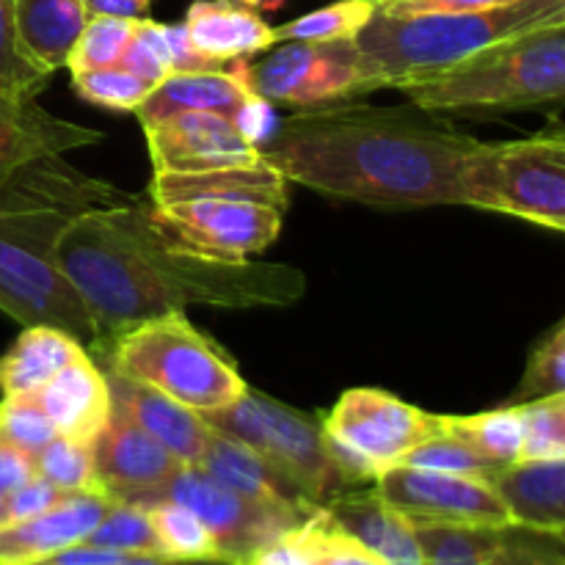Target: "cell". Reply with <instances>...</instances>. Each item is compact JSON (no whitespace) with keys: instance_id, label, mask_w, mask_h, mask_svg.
I'll use <instances>...</instances> for the list:
<instances>
[{"instance_id":"6da1fadb","label":"cell","mask_w":565,"mask_h":565,"mask_svg":"<svg viewBox=\"0 0 565 565\" xmlns=\"http://www.w3.org/2000/svg\"><path fill=\"white\" fill-rule=\"evenodd\" d=\"M58 263L110 342L130 326L188 307H290L307 292L301 268L224 259L191 246L160 221L147 196L77 215Z\"/></svg>"},{"instance_id":"7a4b0ae2","label":"cell","mask_w":565,"mask_h":565,"mask_svg":"<svg viewBox=\"0 0 565 565\" xmlns=\"http://www.w3.org/2000/svg\"><path fill=\"white\" fill-rule=\"evenodd\" d=\"M478 143L417 105L337 103L287 116L257 149L287 182L403 210L461 204V171Z\"/></svg>"},{"instance_id":"3957f363","label":"cell","mask_w":565,"mask_h":565,"mask_svg":"<svg viewBox=\"0 0 565 565\" xmlns=\"http://www.w3.org/2000/svg\"><path fill=\"white\" fill-rule=\"evenodd\" d=\"M132 193L88 177L61 154L39 158L0 182V312L17 323L75 337L94 362L108 342L58 263V243L77 215L130 202Z\"/></svg>"},{"instance_id":"277c9868","label":"cell","mask_w":565,"mask_h":565,"mask_svg":"<svg viewBox=\"0 0 565 565\" xmlns=\"http://www.w3.org/2000/svg\"><path fill=\"white\" fill-rule=\"evenodd\" d=\"M555 22H565V0H513L494 9L428 14L375 9L353 42L379 92L428 83L505 39Z\"/></svg>"},{"instance_id":"5b68a950","label":"cell","mask_w":565,"mask_h":565,"mask_svg":"<svg viewBox=\"0 0 565 565\" xmlns=\"http://www.w3.org/2000/svg\"><path fill=\"white\" fill-rule=\"evenodd\" d=\"M417 108L527 110L565 97V22L505 39L419 86L403 88Z\"/></svg>"},{"instance_id":"8992f818","label":"cell","mask_w":565,"mask_h":565,"mask_svg":"<svg viewBox=\"0 0 565 565\" xmlns=\"http://www.w3.org/2000/svg\"><path fill=\"white\" fill-rule=\"evenodd\" d=\"M105 370L152 386L196 414L230 406L248 390L235 359L185 312L158 315L121 331L110 342Z\"/></svg>"},{"instance_id":"52a82bcc","label":"cell","mask_w":565,"mask_h":565,"mask_svg":"<svg viewBox=\"0 0 565 565\" xmlns=\"http://www.w3.org/2000/svg\"><path fill=\"white\" fill-rule=\"evenodd\" d=\"M461 204L565 232L561 127L519 141H480L461 171Z\"/></svg>"},{"instance_id":"ba28073f","label":"cell","mask_w":565,"mask_h":565,"mask_svg":"<svg viewBox=\"0 0 565 565\" xmlns=\"http://www.w3.org/2000/svg\"><path fill=\"white\" fill-rule=\"evenodd\" d=\"M202 417L213 430L259 452L312 505L326 508L334 497L359 489L331 456L320 419L307 417L263 392L246 390L235 403Z\"/></svg>"},{"instance_id":"9c48e42d","label":"cell","mask_w":565,"mask_h":565,"mask_svg":"<svg viewBox=\"0 0 565 565\" xmlns=\"http://www.w3.org/2000/svg\"><path fill=\"white\" fill-rule=\"evenodd\" d=\"M320 428L334 461L356 486L375 483L381 472L401 467L414 447L441 434L439 414L370 386L342 392Z\"/></svg>"},{"instance_id":"30bf717a","label":"cell","mask_w":565,"mask_h":565,"mask_svg":"<svg viewBox=\"0 0 565 565\" xmlns=\"http://www.w3.org/2000/svg\"><path fill=\"white\" fill-rule=\"evenodd\" d=\"M248 83L265 103L296 110L348 103L373 92L353 39L281 42L268 58L248 64Z\"/></svg>"},{"instance_id":"8fae6325","label":"cell","mask_w":565,"mask_h":565,"mask_svg":"<svg viewBox=\"0 0 565 565\" xmlns=\"http://www.w3.org/2000/svg\"><path fill=\"white\" fill-rule=\"evenodd\" d=\"M160 500L180 502L188 511L196 513L213 533L221 555L230 557V561H246L254 550L279 539L281 533L298 527L309 519L298 516V513L270 511V508L257 505V502H248L246 497L215 483L199 467H185V463L177 469L169 483H163L154 494H149L141 502V508Z\"/></svg>"},{"instance_id":"7c38bea8","label":"cell","mask_w":565,"mask_h":565,"mask_svg":"<svg viewBox=\"0 0 565 565\" xmlns=\"http://www.w3.org/2000/svg\"><path fill=\"white\" fill-rule=\"evenodd\" d=\"M375 491L414 522L511 527L505 505L489 480L430 469L392 467L375 478Z\"/></svg>"},{"instance_id":"4fadbf2b","label":"cell","mask_w":565,"mask_h":565,"mask_svg":"<svg viewBox=\"0 0 565 565\" xmlns=\"http://www.w3.org/2000/svg\"><path fill=\"white\" fill-rule=\"evenodd\" d=\"M160 221L191 246L224 259H246L274 246L285 226V210L230 199H191L154 204Z\"/></svg>"},{"instance_id":"5bb4252c","label":"cell","mask_w":565,"mask_h":565,"mask_svg":"<svg viewBox=\"0 0 565 565\" xmlns=\"http://www.w3.org/2000/svg\"><path fill=\"white\" fill-rule=\"evenodd\" d=\"M154 174H191V171L232 169L265 163L257 143L221 114L185 110L143 127Z\"/></svg>"},{"instance_id":"9a60e30c","label":"cell","mask_w":565,"mask_h":565,"mask_svg":"<svg viewBox=\"0 0 565 565\" xmlns=\"http://www.w3.org/2000/svg\"><path fill=\"white\" fill-rule=\"evenodd\" d=\"M92 450L99 489L114 502H130V505H141L182 467L158 439L114 408Z\"/></svg>"},{"instance_id":"2e32d148","label":"cell","mask_w":565,"mask_h":565,"mask_svg":"<svg viewBox=\"0 0 565 565\" xmlns=\"http://www.w3.org/2000/svg\"><path fill=\"white\" fill-rule=\"evenodd\" d=\"M108 494L75 491L64 494L53 508L25 522H11L0 527V565H33L66 546L83 544L105 511L110 508Z\"/></svg>"},{"instance_id":"e0dca14e","label":"cell","mask_w":565,"mask_h":565,"mask_svg":"<svg viewBox=\"0 0 565 565\" xmlns=\"http://www.w3.org/2000/svg\"><path fill=\"white\" fill-rule=\"evenodd\" d=\"M110 390V408L147 430L152 439H158L171 456L185 467H196L202 461L204 450L210 445L213 428L204 423L202 414L180 406L171 397L160 395L152 386L136 384L125 375L105 370Z\"/></svg>"},{"instance_id":"ac0fdd59","label":"cell","mask_w":565,"mask_h":565,"mask_svg":"<svg viewBox=\"0 0 565 565\" xmlns=\"http://www.w3.org/2000/svg\"><path fill=\"white\" fill-rule=\"evenodd\" d=\"M254 99L259 97L248 83V61H237L226 72H171L138 105L136 116L147 127L171 114L204 110L226 116L237 125Z\"/></svg>"},{"instance_id":"d6986e66","label":"cell","mask_w":565,"mask_h":565,"mask_svg":"<svg viewBox=\"0 0 565 565\" xmlns=\"http://www.w3.org/2000/svg\"><path fill=\"white\" fill-rule=\"evenodd\" d=\"M337 530L390 565H423L414 522L367 486L334 497L323 508Z\"/></svg>"},{"instance_id":"ffe728a7","label":"cell","mask_w":565,"mask_h":565,"mask_svg":"<svg viewBox=\"0 0 565 565\" xmlns=\"http://www.w3.org/2000/svg\"><path fill=\"white\" fill-rule=\"evenodd\" d=\"M196 467L207 472L215 483L226 486L235 494L246 497L248 502H257L270 511L298 513V516H312L320 511L259 452H254L243 441L218 434V430H213L207 450Z\"/></svg>"},{"instance_id":"44dd1931","label":"cell","mask_w":565,"mask_h":565,"mask_svg":"<svg viewBox=\"0 0 565 565\" xmlns=\"http://www.w3.org/2000/svg\"><path fill=\"white\" fill-rule=\"evenodd\" d=\"M99 141L103 132L58 119L39 108L36 99L14 103L0 94V182L33 160Z\"/></svg>"},{"instance_id":"7402d4cb","label":"cell","mask_w":565,"mask_h":565,"mask_svg":"<svg viewBox=\"0 0 565 565\" xmlns=\"http://www.w3.org/2000/svg\"><path fill=\"white\" fill-rule=\"evenodd\" d=\"M55 434L94 445L110 419V390L105 370L88 353L66 364L36 392Z\"/></svg>"},{"instance_id":"603a6c76","label":"cell","mask_w":565,"mask_h":565,"mask_svg":"<svg viewBox=\"0 0 565 565\" xmlns=\"http://www.w3.org/2000/svg\"><path fill=\"white\" fill-rule=\"evenodd\" d=\"M152 204L191 202V199H230V202H254L268 207H290V182L270 169L259 166H232V169L191 171V174H154L147 188Z\"/></svg>"},{"instance_id":"cb8c5ba5","label":"cell","mask_w":565,"mask_h":565,"mask_svg":"<svg viewBox=\"0 0 565 565\" xmlns=\"http://www.w3.org/2000/svg\"><path fill=\"white\" fill-rule=\"evenodd\" d=\"M491 489L513 524L541 533H565V458L513 461L491 475Z\"/></svg>"},{"instance_id":"d4e9b609","label":"cell","mask_w":565,"mask_h":565,"mask_svg":"<svg viewBox=\"0 0 565 565\" xmlns=\"http://www.w3.org/2000/svg\"><path fill=\"white\" fill-rule=\"evenodd\" d=\"M182 25L199 53L224 64L248 61L276 44L274 28L241 0H196L188 6Z\"/></svg>"},{"instance_id":"484cf974","label":"cell","mask_w":565,"mask_h":565,"mask_svg":"<svg viewBox=\"0 0 565 565\" xmlns=\"http://www.w3.org/2000/svg\"><path fill=\"white\" fill-rule=\"evenodd\" d=\"M88 17L83 0H14V25L22 50L50 75L66 66L72 44Z\"/></svg>"},{"instance_id":"4316f807","label":"cell","mask_w":565,"mask_h":565,"mask_svg":"<svg viewBox=\"0 0 565 565\" xmlns=\"http://www.w3.org/2000/svg\"><path fill=\"white\" fill-rule=\"evenodd\" d=\"M83 353L75 337L50 326H28L0 359V390L3 395H36Z\"/></svg>"},{"instance_id":"83f0119b","label":"cell","mask_w":565,"mask_h":565,"mask_svg":"<svg viewBox=\"0 0 565 565\" xmlns=\"http://www.w3.org/2000/svg\"><path fill=\"white\" fill-rule=\"evenodd\" d=\"M439 430L456 436L494 467H508L522 456L524 417L519 406H502L494 412L463 414V417L439 414Z\"/></svg>"},{"instance_id":"f1b7e54d","label":"cell","mask_w":565,"mask_h":565,"mask_svg":"<svg viewBox=\"0 0 565 565\" xmlns=\"http://www.w3.org/2000/svg\"><path fill=\"white\" fill-rule=\"evenodd\" d=\"M414 533L423 565H489L500 550L505 527L414 522Z\"/></svg>"},{"instance_id":"f546056e","label":"cell","mask_w":565,"mask_h":565,"mask_svg":"<svg viewBox=\"0 0 565 565\" xmlns=\"http://www.w3.org/2000/svg\"><path fill=\"white\" fill-rule=\"evenodd\" d=\"M147 513L166 557H174V561L224 557L218 552V544H215L207 524H204L196 513L188 511L185 505H180V502H152V505H147ZM226 561H230V557H226Z\"/></svg>"},{"instance_id":"4dcf8cb0","label":"cell","mask_w":565,"mask_h":565,"mask_svg":"<svg viewBox=\"0 0 565 565\" xmlns=\"http://www.w3.org/2000/svg\"><path fill=\"white\" fill-rule=\"evenodd\" d=\"M375 14V0H337L318 11L296 17L285 25L274 28V39L279 42H340L356 39L359 31Z\"/></svg>"},{"instance_id":"1f68e13d","label":"cell","mask_w":565,"mask_h":565,"mask_svg":"<svg viewBox=\"0 0 565 565\" xmlns=\"http://www.w3.org/2000/svg\"><path fill=\"white\" fill-rule=\"evenodd\" d=\"M83 544L99 546V550L119 552V555H147L166 557L158 544L147 508L130 505V502H110L97 527L88 533Z\"/></svg>"},{"instance_id":"d6a6232c","label":"cell","mask_w":565,"mask_h":565,"mask_svg":"<svg viewBox=\"0 0 565 565\" xmlns=\"http://www.w3.org/2000/svg\"><path fill=\"white\" fill-rule=\"evenodd\" d=\"M33 463H36L39 478L53 483L64 494H75V491H97V494H105L99 489L97 469H94L92 445L66 439V436H55L50 445H44L33 456Z\"/></svg>"},{"instance_id":"836d02e7","label":"cell","mask_w":565,"mask_h":565,"mask_svg":"<svg viewBox=\"0 0 565 565\" xmlns=\"http://www.w3.org/2000/svg\"><path fill=\"white\" fill-rule=\"evenodd\" d=\"M132 33H136V20L92 14L86 28L81 31V36H77V42L72 44L66 70L75 75V72L119 66L127 44L132 42Z\"/></svg>"},{"instance_id":"e575fe53","label":"cell","mask_w":565,"mask_h":565,"mask_svg":"<svg viewBox=\"0 0 565 565\" xmlns=\"http://www.w3.org/2000/svg\"><path fill=\"white\" fill-rule=\"evenodd\" d=\"M50 72L33 64L22 50L14 25V0H0V94L14 103L36 99Z\"/></svg>"},{"instance_id":"d590c367","label":"cell","mask_w":565,"mask_h":565,"mask_svg":"<svg viewBox=\"0 0 565 565\" xmlns=\"http://www.w3.org/2000/svg\"><path fill=\"white\" fill-rule=\"evenodd\" d=\"M72 88L77 92V97L97 105V108L136 114L138 105L149 97L154 86L132 75V72H127L125 66H108V70L75 72L72 75Z\"/></svg>"},{"instance_id":"8d00e7d4","label":"cell","mask_w":565,"mask_h":565,"mask_svg":"<svg viewBox=\"0 0 565 565\" xmlns=\"http://www.w3.org/2000/svg\"><path fill=\"white\" fill-rule=\"evenodd\" d=\"M565 392V320L552 326L550 334L530 353L527 370L519 381L508 406L539 401V397L563 395Z\"/></svg>"},{"instance_id":"74e56055","label":"cell","mask_w":565,"mask_h":565,"mask_svg":"<svg viewBox=\"0 0 565 565\" xmlns=\"http://www.w3.org/2000/svg\"><path fill=\"white\" fill-rule=\"evenodd\" d=\"M516 406L524 417V445L519 461L565 458V392Z\"/></svg>"},{"instance_id":"f35d334b","label":"cell","mask_w":565,"mask_h":565,"mask_svg":"<svg viewBox=\"0 0 565 565\" xmlns=\"http://www.w3.org/2000/svg\"><path fill=\"white\" fill-rule=\"evenodd\" d=\"M55 428L36 395H3L0 401V441L36 456L55 439Z\"/></svg>"},{"instance_id":"ab89813d","label":"cell","mask_w":565,"mask_h":565,"mask_svg":"<svg viewBox=\"0 0 565 565\" xmlns=\"http://www.w3.org/2000/svg\"><path fill=\"white\" fill-rule=\"evenodd\" d=\"M403 467L430 469V472L469 475V478L483 480H491V475L500 469L450 434H436L430 436V439H425L423 445H417L406 458H403Z\"/></svg>"},{"instance_id":"60d3db41","label":"cell","mask_w":565,"mask_h":565,"mask_svg":"<svg viewBox=\"0 0 565 565\" xmlns=\"http://www.w3.org/2000/svg\"><path fill=\"white\" fill-rule=\"evenodd\" d=\"M489 565H565L563 535L511 524Z\"/></svg>"},{"instance_id":"b9f144b4","label":"cell","mask_w":565,"mask_h":565,"mask_svg":"<svg viewBox=\"0 0 565 565\" xmlns=\"http://www.w3.org/2000/svg\"><path fill=\"white\" fill-rule=\"evenodd\" d=\"M320 511H323V508H320ZM318 513L309 516L303 524H298V527L281 533L279 539L268 541L265 546L254 550L243 563L246 565H318V541H315V519H318Z\"/></svg>"},{"instance_id":"7bdbcfd3","label":"cell","mask_w":565,"mask_h":565,"mask_svg":"<svg viewBox=\"0 0 565 565\" xmlns=\"http://www.w3.org/2000/svg\"><path fill=\"white\" fill-rule=\"evenodd\" d=\"M315 541H318V565H390L337 530L326 511L315 519Z\"/></svg>"},{"instance_id":"ee69618b","label":"cell","mask_w":565,"mask_h":565,"mask_svg":"<svg viewBox=\"0 0 565 565\" xmlns=\"http://www.w3.org/2000/svg\"><path fill=\"white\" fill-rule=\"evenodd\" d=\"M163 39L166 50H169L171 72H226L237 64V61L224 64V61L207 58L204 53H199L182 22L180 25H163Z\"/></svg>"},{"instance_id":"f6af8a7d","label":"cell","mask_w":565,"mask_h":565,"mask_svg":"<svg viewBox=\"0 0 565 565\" xmlns=\"http://www.w3.org/2000/svg\"><path fill=\"white\" fill-rule=\"evenodd\" d=\"M61 497H64V491H58L53 483H47V480H42L36 475V478L28 480L22 489H17L14 494L6 497V522L3 524L25 522V519L39 516V513H44L47 508H53ZM3 524H0V527H3Z\"/></svg>"},{"instance_id":"bcb514c9","label":"cell","mask_w":565,"mask_h":565,"mask_svg":"<svg viewBox=\"0 0 565 565\" xmlns=\"http://www.w3.org/2000/svg\"><path fill=\"white\" fill-rule=\"evenodd\" d=\"M513 0H375V9L384 14H428V11H478Z\"/></svg>"},{"instance_id":"7dc6e473","label":"cell","mask_w":565,"mask_h":565,"mask_svg":"<svg viewBox=\"0 0 565 565\" xmlns=\"http://www.w3.org/2000/svg\"><path fill=\"white\" fill-rule=\"evenodd\" d=\"M36 478V463L33 456L17 450V447L0 441V494L9 497L17 489L28 483V480Z\"/></svg>"},{"instance_id":"c3c4849f","label":"cell","mask_w":565,"mask_h":565,"mask_svg":"<svg viewBox=\"0 0 565 565\" xmlns=\"http://www.w3.org/2000/svg\"><path fill=\"white\" fill-rule=\"evenodd\" d=\"M88 14L99 17H125V20H143L149 17L152 0H83Z\"/></svg>"},{"instance_id":"681fc988","label":"cell","mask_w":565,"mask_h":565,"mask_svg":"<svg viewBox=\"0 0 565 565\" xmlns=\"http://www.w3.org/2000/svg\"><path fill=\"white\" fill-rule=\"evenodd\" d=\"M6 522V497L0 494V524Z\"/></svg>"}]
</instances>
